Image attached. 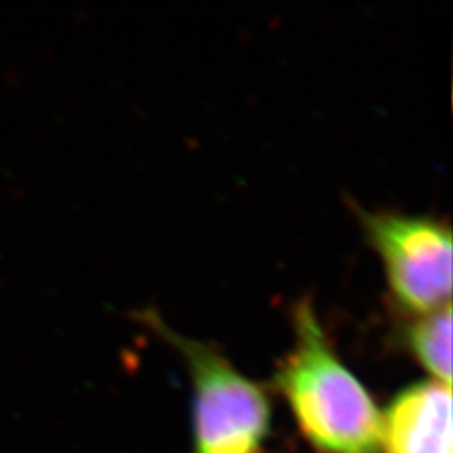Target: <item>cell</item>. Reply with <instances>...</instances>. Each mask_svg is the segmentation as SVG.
I'll return each instance as SVG.
<instances>
[{
    "label": "cell",
    "instance_id": "6da1fadb",
    "mask_svg": "<svg viewBox=\"0 0 453 453\" xmlns=\"http://www.w3.org/2000/svg\"><path fill=\"white\" fill-rule=\"evenodd\" d=\"M291 314L294 341L274 385L303 437L318 453H381V413L333 348L311 297Z\"/></svg>",
    "mask_w": 453,
    "mask_h": 453
},
{
    "label": "cell",
    "instance_id": "7a4b0ae2",
    "mask_svg": "<svg viewBox=\"0 0 453 453\" xmlns=\"http://www.w3.org/2000/svg\"><path fill=\"white\" fill-rule=\"evenodd\" d=\"M177 349L192 381V453H265L273 408L267 393L239 372L222 349L170 327L153 309L136 314Z\"/></svg>",
    "mask_w": 453,
    "mask_h": 453
},
{
    "label": "cell",
    "instance_id": "3957f363",
    "mask_svg": "<svg viewBox=\"0 0 453 453\" xmlns=\"http://www.w3.org/2000/svg\"><path fill=\"white\" fill-rule=\"evenodd\" d=\"M372 250L383 264L393 304L405 316L450 304L452 230L430 215L355 207Z\"/></svg>",
    "mask_w": 453,
    "mask_h": 453
},
{
    "label": "cell",
    "instance_id": "277c9868",
    "mask_svg": "<svg viewBox=\"0 0 453 453\" xmlns=\"http://www.w3.org/2000/svg\"><path fill=\"white\" fill-rule=\"evenodd\" d=\"M450 388L428 380L402 389L381 415V450L452 453Z\"/></svg>",
    "mask_w": 453,
    "mask_h": 453
},
{
    "label": "cell",
    "instance_id": "5b68a950",
    "mask_svg": "<svg viewBox=\"0 0 453 453\" xmlns=\"http://www.w3.org/2000/svg\"><path fill=\"white\" fill-rule=\"evenodd\" d=\"M402 342L432 380L452 387V303L406 316Z\"/></svg>",
    "mask_w": 453,
    "mask_h": 453
}]
</instances>
